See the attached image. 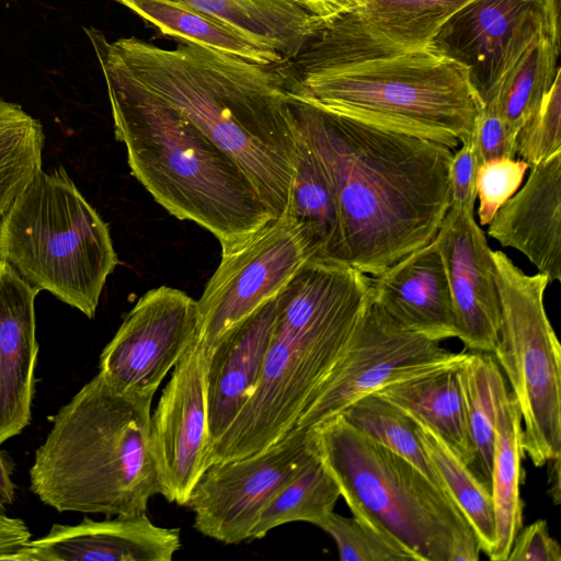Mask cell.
Returning a JSON list of instances; mask_svg holds the SVG:
<instances>
[{"label":"cell","mask_w":561,"mask_h":561,"mask_svg":"<svg viewBox=\"0 0 561 561\" xmlns=\"http://www.w3.org/2000/svg\"><path fill=\"white\" fill-rule=\"evenodd\" d=\"M353 516L415 561H477L481 547L453 499L407 459L341 415L306 431Z\"/></svg>","instance_id":"obj_7"},{"label":"cell","mask_w":561,"mask_h":561,"mask_svg":"<svg viewBox=\"0 0 561 561\" xmlns=\"http://www.w3.org/2000/svg\"><path fill=\"white\" fill-rule=\"evenodd\" d=\"M335 541L342 561L414 560L402 547L386 539L357 518L332 512L320 525Z\"/></svg>","instance_id":"obj_34"},{"label":"cell","mask_w":561,"mask_h":561,"mask_svg":"<svg viewBox=\"0 0 561 561\" xmlns=\"http://www.w3.org/2000/svg\"><path fill=\"white\" fill-rule=\"evenodd\" d=\"M283 67L288 91L302 100L453 150L471 139L482 106L467 69L428 46L324 67Z\"/></svg>","instance_id":"obj_6"},{"label":"cell","mask_w":561,"mask_h":561,"mask_svg":"<svg viewBox=\"0 0 561 561\" xmlns=\"http://www.w3.org/2000/svg\"><path fill=\"white\" fill-rule=\"evenodd\" d=\"M488 234L523 253L549 283L561 280V151L531 167L523 187L493 216Z\"/></svg>","instance_id":"obj_20"},{"label":"cell","mask_w":561,"mask_h":561,"mask_svg":"<svg viewBox=\"0 0 561 561\" xmlns=\"http://www.w3.org/2000/svg\"><path fill=\"white\" fill-rule=\"evenodd\" d=\"M339 415L362 434L407 459L446 492L425 455L413 420L400 408L371 392L357 399Z\"/></svg>","instance_id":"obj_33"},{"label":"cell","mask_w":561,"mask_h":561,"mask_svg":"<svg viewBox=\"0 0 561 561\" xmlns=\"http://www.w3.org/2000/svg\"><path fill=\"white\" fill-rule=\"evenodd\" d=\"M0 261L93 319L118 256L107 224L58 167L39 169L2 216Z\"/></svg>","instance_id":"obj_8"},{"label":"cell","mask_w":561,"mask_h":561,"mask_svg":"<svg viewBox=\"0 0 561 561\" xmlns=\"http://www.w3.org/2000/svg\"><path fill=\"white\" fill-rule=\"evenodd\" d=\"M462 354L404 329L369 293L345 352L295 430L307 431L341 414L357 399L390 381L454 364Z\"/></svg>","instance_id":"obj_11"},{"label":"cell","mask_w":561,"mask_h":561,"mask_svg":"<svg viewBox=\"0 0 561 561\" xmlns=\"http://www.w3.org/2000/svg\"><path fill=\"white\" fill-rule=\"evenodd\" d=\"M461 358L447 366L390 381L375 392L407 414L424 421L470 467L472 449L457 374Z\"/></svg>","instance_id":"obj_24"},{"label":"cell","mask_w":561,"mask_h":561,"mask_svg":"<svg viewBox=\"0 0 561 561\" xmlns=\"http://www.w3.org/2000/svg\"><path fill=\"white\" fill-rule=\"evenodd\" d=\"M529 164L520 159L500 158L480 164L476 176L479 225L486 226L499 208L520 187Z\"/></svg>","instance_id":"obj_36"},{"label":"cell","mask_w":561,"mask_h":561,"mask_svg":"<svg viewBox=\"0 0 561 561\" xmlns=\"http://www.w3.org/2000/svg\"><path fill=\"white\" fill-rule=\"evenodd\" d=\"M180 548V528L156 526L145 512L54 524L7 561H171Z\"/></svg>","instance_id":"obj_18"},{"label":"cell","mask_w":561,"mask_h":561,"mask_svg":"<svg viewBox=\"0 0 561 561\" xmlns=\"http://www.w3.org/2000/svg\"><path fill=\"white\" fill-rule=\"evenodd\" d=\"M207 363L198 337L173 367L150 416V448L160 494L179 505H186L205 471L210 443Z\"/></svg>","instance_id":"obj_15"},{"label":"cell","mask_w":561,"mask_h":561,"mask_svg":"<svg viewBox=\"0 0 561 561\" xmlns=\"http://www.w3.org/2000/svg\"><path fill=\"white\" fill-rule=\"evenodd\" d=\"M370 294L404 329L440 342L456 337L446 267L435 238L377 276Z\"/></svg>","instance_id":"obj_21"},{"label":"cell","mask_w":561,"mask_h":561,"mask_svg":"<svg viewBox=\"0 0 561 561\" xmlns=\"http://www.w3.org/2000/svg\"><path fill=\"white\" fill-rule=\"evenodd\" d=\"M44 130L19 104L0 99V220L42 169Z\"/></svg>","instance_id":"obj_32"},{"label":"cell","mask_w":561,"mask_h":561,"mask_svg":"<svg viewBox=\"0 0 561 561\" xmlns=\"http://www.w3.org/2000/svg\"><path fill=\"white\" fill-rule=\"evenodd\" d=\"M340 496L336 482L311 451L295 478L262 511L250 538L261 539L273 528L291 522H307L320 527L334 512Z\"/></svg>","instance_id":"obj_31"},{"label":"cell","mask_w":561,"mask_h":561,"mask_svg":"<svg viewBox=\"0 0 561 561\" xmlns=\"http://www.w3.org/2000/svg\"><path fill=\"white\" fill-rule=\"evenodd\" d=\"M561 151V78L515 137V156L534 167Z\"/></svg>","instance_id":"obj_35"},{"label":"cell","mask_w":561,"mask_h":561,"mask_svg":"<svg viewBox=\"0 0 561 561\" xmlns=\"http://www.w3.org/2000/svg\"><path fill=\"white\" fill-rule=\"evenodd\" d=\"M310 456L306 431L295 430L261 453L208 466L186 502L194 528L226 545L249 539L262 511Z\"/></svg>","instance_id":"obj_13"},{"label":"cell","mask_w":561,"mask_h":561,"mask_svg":"<svg viewBox=\"0 0 561 561\" xmlns=\"http://www.w3.org/2000/svg\"><path fill=\"white\" fill-rule=\"evenodd\" d=\"M12 465L0 450V512L4 513L7 506L15 499V484L12 479Z\"/></svg>","instance_id":"obj_42"},{"label":"cell","mask_w":561,"mask_h":561,"mask_svg":"<svg viewBox=\"0 0 561 561\" xmlns=\"http://www.w3.org/2000/svg\"><path fill=\"white\" fill-rule=\"evenodd\" d=\"M96 58L186 116L243 170L272 218L287 211L297 138L283 62L264 65L192 43L110 42L84 27Z\"/></svg>","instance_id":"obj_2"},{"label":"cell","mask_w":561,"mask_h":561,"mask_svg":"<svg viewBox=\"0 0 561 561\" xmlns=\"http://www.w3.org/2000/svg\"><path fill=\"white\" fill-rule=\"evenodd\" d=\"M457 374L472 449L470 469L491 489L500 397L507 385L497 360L490 353L463 352Z\"/></svg>","instance_id":"obj_26"},{"label":"cell","mask_w":561,"mask_h":561,"mask_svg":"<svg viewBox=\"0 0 561 561\" xmlns=\"http://www.w3.org/2000/svg\"><path fill=\"white\" fill-rule=\"evenodd\" d=\"M198 335L197 300L170 286L152 288L103 348L99 373L122 392L154 394Z\"/></svg>","instance_id":"obj_14"},{"label":"cell","mask_w":561,"mask_h":561,"mask_svg":"<svg viewBox=\"0 0 561 561\" xmlns=\"http://www.w3.org/2000/svg\"><path fill=\"white\" fill-rule=\"evenodd\" d=\"M409 416L414 422L425 455L446 492L470 523L481 551L489 556L496 542L491 489L477 478L462 458L430 425L416 416Z\"/></svg>","instance_id":"obj_30"},{"label":"cell","mask_w":561,"mask_h":561,"mask_svg":"<svg viewBox=\"0 0 561 561\" xmlns=\"http://www.w3.org/2000/svg\"><path fill=\"white\" fill-rule=\"evenodd\" d=\"M31 539L27 525L20 518L0 512V560L7 561Z\"/></svg>","instance_id":"obj_40"},{"label":"cell","mask_w":561,"mask_h":561,"mask_svg":"<svg viewBox=\"0 0 561 561\" xmlns=\"http://www.w3.org/2000/svg\"><path fill=\"white\" fill-rule=\"evenodd\" d=\"M294 59L325 26L316 0H176Z\"/></svg>","instance_id":"obj_23"},{"label":"cell","mask_w":561,"mask_h":561,"mask_svg":"<svg viewBox=\"0 0 561 561\" xmlns=\"http://www.w3.org/2000/svg\"><path fill=\"white\" fill-rule=\"evenodd\" d=\"M471 138L481 163L492 159L515 158V139L492 103L481 106Z\"/></svg>","instance_id":"obj_37"},{"label":"cell","mask_w":561,"mask_h":561,"mask_svg":"<svg viewBox=\"0 0 561 561\" xmlns=\"http://www.w3.org/2000/svg\"><path fill=\"white\" fill-rule=\"evenodd\" d=\"M370 276L311 259L276 296L255 391L209 448L205 469L261 453L293 431L335 367L369 299Z\"/></svg>","instance_id":"obj_3"},{"label":"cell","mask_w":561,"mask_h":561,"mask_svg":"<svg viewBox=\"0 0 561 561\" xmlns=\"http://www.w3.org/2000/svg\"><path fill=\"white\" fill-rule=\"evenodd\" d=\"M131 174L169 214L237 245L272 219L239 164L186 116L96 58Z\"/></svg>","instance_id":"obj_4"},{"label":"cell","mask_w":561,"mask_h":561,"mask_svg":"<svg viewBox=\"0 0 561 561\" xmlns=\"http://www.w3.org/2000/svg\"><path fill=\"white\" fill-rule=\"evenodd\" d=\"M559 543L549 535L547 522L536 520L520 528L506 561H560Z\"/></svg>","instance_id":"obj_39"},{"label":"cell","mask_w":561,"mask_h":561,"mask_svg":"<svg viewBox=\"0 0 561 561\" xmlns=\"http://www.w3.org/2000/svg\"><path fill=\"white\" fill-rule=\"evenodd\" d=\"M481 162L472 138L454 151L448 169L450 205L473 214L477 199L476 176Z\"/></svg>","instance_id":"obj_38"},{"label":"cell","mask_w":561,"mask_h":561,"mask_svg":"<svg viewBox=\"0 0 561 561\" xmlns=\"http://www.w3.org/2000/svg\"><path fill=\"white\" fill-rule=\"evenodd\" d=\"M296 134L330 184L344 264L377 276L431 242L449 205L453 149L376 127L288 91Z\"/></svg>","instance_id":"obj_1"},{"label":"cell","mask_w":561,"mask_h":561,"mask_svg":"<svg viewBox=\"0 0 561 561\" xmlns=\"http://www.w3.org/2000/svg\"><path fill=\"white\" fill-rule=\"evenodd\" d=\"M147 23L179 42L192 43L249 61L272 65L285 59L219 21L176 0H115Z\"/></svg>","instance_id":"obj_27"},{"label":"cell","mask_w":561,"mask_h":561,"mask_svg":"<svg viewBox=\"0 0 561 561\" xmlns=\"http://www.w3.org/2000/svg\"><path fill=\"white\" fill-rule=\"evenodd\" d=\"M560 30L540 33L501 79L492 103L515 139L560 76Z\"/></svg>","instance_id":"obj_28"},{"label":"cell","mask_w":561,"mask_h":561,"mask_svg":"<svg viewBox=\"0 0 561 561\" xmlns=\"http://www.w3.org/2000/svg\"><path fill=\"white\" fill-rule=\"evenodd\" d=\"M522 438L519 408L513 392L505 386L497 411L491 480L496 527V542L488 556L492 561L507 560L514 539L523 526L520 484L525 453Z\"/></svg>","instance_id":"obj_25"},{"label":"cell","mask_w":561,"mask_h":561,"mask_svg":"<svg viewBox=\"0 0 561 561\" xmlns=\"http://www.w3.org/2000/svg\"><path fill=\"white\" fill-rule=\"evenodd\" d=\"M276 296L231 327L207 353L209 448L255 391L274 329Z\"/></svg>","instance_id":"obj_22"},{"label":"cell","mask_w":561,"mask_h":561,"mask_svg":"<svg viewBox=\"0 0 561 561\" xmlns=\"http://www.w3.org/2000/svg\"><path fill=\"white\" fill-rule=\"evenodd\" d=\"M451 294L456 337L493 354L501 324L492 250L474 215L449 206L435 236Z\"/></svg>","instance_id":"obj_17"},{"label":"cell","mask_w":561,"mask_h":561,"mask_svg":"<svg viewBox=\"0 0 561 561\" xmlns=\"http://www.w3.org/2000/svg\"><path fill=\"white\" fill-rule=\"evenodd\" d=\"M549 30H560L559 0H471L427 46L467 69L483 105L524 50Z\"/></svg>","instance_id":"obj_12"},{"label":"cell","mask_w":561,"mask_h":561,"mask_svg":"<svg viewBox=\"0 0 561 561\" xmlns=\"http://www.w3.org/2000/svg\"><path fill=\"white\" fill-rule=\"evenodd\" d=\"M546 465H549V491L552 500L558 504L560 500V457L549 460Z\"/></svg>","instance_id":"obj_43"},{"label":"cell","mask_w":561,"mask_h":561,"mask_svg":"<svg viewBox=\"0 0 561 561\" xmlns=\"http://www.w3.org/2000/svg\"><path fill=\"white\" fill-rule=\"evenodd\" d=\"M153 396L122 392L98 373L50 417L30 469L32 493L59 513H145L161 492L150 448Z\"/></svg>","instance_id":"obj_5"},{"label":"cell","mask_w":561,"mask_h":561,"mask_svg":"<svg viewBox=\"0 0 561 561\" xmlns=\"http://www.w3.org/2000/svg\"><path fill=\"white\" fill-rule=\"evenodd\" d=\"M367 0H316L325 25L345 14L357 11L365 5Z\"/></svg>","instance_id":"obj_41"},{"label":"cell","mask_w":561,"mask_h":561,"mask_svg":"<svg viewBox=\"0 0 561 561\" xmlns=\"http://www.w3.org/2000/svg\"><path fill=\"white\" fill-rule=\"evenodd\" d=\"M501 324L493 353L517 401L523 449L536 467L561 451V347L546 312L548 277L492 251Z\"/></svg>","instance_id":"obj_9"},{"label":"cell","mask_w":561,"mask_h":561,"mask_svg":"<svg viewBox=\"0 0 561 561\" xmlns=\"http://www.w3.org/2000/svg\"><path fill=\"white\" fill-rule=\"evenodd\" d=\"M296 138L295 174L286 213L309 232L316 249L314 260L344 264L339 215L330 184L311 150L297 134Z\"/></svg>","instance_id":"obj_29"},{"label":"cell","mask_w":561,"mask_h":561,"mask_svg":"<svg viewBox=\"0 0 561 561\" xmlns=\"http://www.w3.org/2000/svg\"><path fill=\"white\" fill-rule=\"evenodd\" d=\"M471 0H367L321 28L291 60L316 68L427 47L439 27Z\"/></svg>","instance_id":"obj_16"},{"label":"cell","mask_w":561,"mask_h":561,"mask_svg":"<svg viewBox=\"0 0 561 561\" xmlns=\"http://www.w3.org/2000/svg\"><path fill=\"white\" fill-rule=\"evenodd\" d=\"M39 290L0 261V446L30 424L38 354Z\"/></svg>","instance_id":"obj_19"},{"label":"cell","mask_w":561,"mask_h":561,"mask_svg":"<svg viewBox=\"0 0 561 561\" xmlns=\"http://www.w3.org/2000/svg\"><path fill=\"white\" fill-rule=\"evenodd\" d=\"M314 255L309 232L287 213L221 250L218 267L197 300L198 337L206 354L231 327L274 298Z\"/></svg>","instance_id":"obj_10"}]
</instances>
